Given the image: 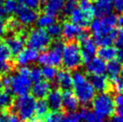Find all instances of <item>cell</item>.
Instances as JSON below:
<instances>
[{"instance_id": "1", "label": "cell", "mask_w": 123, "mask_h": 122, "mask_svg": "<svg viewBox=\"0 0 123 122\" xmlns=\"http://www.w3.org/2000/svg\"><path fill=\"white\" fill-rule=\"evenodd\" d=\"M73 86L75 90V95L78 102L84 105L88 104L95 97V90L92 85L86 80V76L81 72H75L72 75Z\"/></svg>"}, {"instance_id": "2", "label": "cell", "mask_w": 123, "mask_h": 122, "mask_svg": "<svg viewBox=\"0 0 123 122\" xmlns=\"http://www.w3.org/2000/svg\"><path fill=\"white\" fill-rule=\"evenodd\" d=\"M35 104L36 101L32 95H23L14 100L9 110L14 114L17 113L21 120L30 121L35 116Z\"/></svg>"}, {"instance_id": "3", "label": "cell", "mask_w": 123, "mask_h": 122, "mask_svg": "<svg viewBox=\"0 0 123 122\" xmlns=\"http://www.w3.org/2000/svg\"><path fill=\"white\" fill-rule=\"evenodd\" d=\"M62 64L66 70H75L83 64L80 45L72 41L67 42L62 51Z\"/></svg>"}, {"instance_id": "4", "label": "cell", "mask_w": 123, "mask_h": 122, "mask_svg": "<svg viewBox=\"0 0 123 122\" xmlns=\"http://www.w3.org/2000/svg\"><path fill=\"white\" fill-rule=\"evenodd\" d=\"M92 108L96 115L102 119L111 116L115 112L113 98L108 92H101L96 95L92 100Z\"/></svg>"}, {"instance_id": "5", "label": "cell", "mask_w": 123, "mask_h": 122, "mask_svg": "<svg viewBox=\"0 0 123 122\" xmlns=\"http://www.w3.org/2000/svg\"><path fill=\"white\" fill-rule=\"evenodd\" d=\"M64 45L60 41H56L50 44L47 51L42 52L38 57V62L43 66L58 67L62 63V51Z\"/></svg>"}, {"instance_id": "6", "label": "cell", "mask_w": 123, "mask_h": 122, "mask_svg": "<svg viewBox=\"0 0 123 122\" xmlns=\"http://www.w3.org/2000/svg\"><path fill=\"white\" fill-rule=\"evenodd\" d=\"M28 48L35 50H44L51 44V39L44 29L34 28L28 33L26 38Z\"/></svg>"}, {"instance_id": "7", "label": "cell", "mask_w": 123, "mask_h": 122, "mask_svg": "<svg viewBox=\"0 0 123 122\" xmlns=\"http://www.w3.org/2000/svg\"><path fill=\"white\" fill-rule=\"evenodd\" d=\"M31 81L30 80L29 76L22 75L18 73L12 75L10 85V90L12 93L17 95V96L26 95L31 90Z\"/></svg>"}, {"instance_id": "8", "label": "cell", "mask_w": 123, "mask_h": 122, "mask_svg": "<svg viewBox=\"0 0 123 122\" xmlns=\"http://www.w3.org/2000/svg\"><path fill=\"white\" fill-rule=\"evenodd\" d=\"M4 42L9 48L12 55L17 56L24 49V45L26 43V36L24 31L20 33H11L5 38Z\"/></svg>"}, {"instance_id": "9", "label": "cell", "mask_w": 123, "mask_h": 122, "mask_svg": "<svg viewBox=\"0 0 123 122\" xmlns=\"http://www.w3.org/2000/svg\"><path fill=\"white\" fill-rule=\"evenodd\" d=\"M14 14H16V18L18 19V21L24 26H29L34 24L39 17L38 12L36 10L22 6L20 5Z\"/></svg>"}, {"instance_id": "10", "label": "cell", "mask_w": 123, "mask_h": 122, "mask_svg": "<svg viewBox=\"0 0 123 122\" xmlns=\"http://www.w3.org/2000/svg\"><path fill=\"white\" fill-rule=\"evenodd\" d=\"M64 4L65 0H41L40 9L43 11L45 14L55 17L62 11Z\"/></svg>"}, {"instance_id": "11", "label": "cell", "mask_w": 123, "mask_h": 122, "mask_svg": "<svg viewBox=\"0 0 123 122\" xmlns=\"http://www.w3.org/2000/svg\"><path fill=\"white\" fill-rule=\"evenodd\" d=\"M38 57H39V54L37 50L27 48V49H24L16 56L15 62L21 67H24V66H26L30 63L36 61L38 59Z\"/></svg>"}, {"instance_id": "12", "label": "cell", "mask_w": 123, "mask_h": 122, "mask_svg": "<svg viewBox=\"0 0 123 122\" xmlns=\"http://www.w3.org/2000/svg\"><path fill=\"white\" fill-rule=\"evenodd\" d=\"M86 71L90 75H103L106 71L105 62L98 57L92 58V59L86 64Z\"/></svg>"}, {"instance_id": "13", "label": "cell", "mask_w": 123, "mask_h": 122, "mask_svg": "<svg viewBox=\"0 0 123 122\" xmlns=\"http://www.w3.org/2000/svg\"><path fill=\"white\" fill-rule=\"evenodd\" d=\"M47 104L52 111H59L62 108V93L59 90L54 89L47 95Z\"/></svg>"}, {"instance_id": "14", "label": "cell", "mask_w": 123, "mask_h": 122, "mask_svg": "<svg viewBox=\"0 0 123 122\" xmlns=\"http://www.w3.org/2000/svg\"><path fill=\"white\" fill-rule=\"evenodd\" d=\"M82 49H81V56H82L83 62L87 64L89 61L92 59V57L96 53V43L94 41H92L90 37L87 40L81 43Z\"/></svg>"}, {"instance_id": "15", "label": "cell", "mask_w": 123, "mask_h": 122, "mask_svg": "<svg viewBox=\"0 0 123 122\" xmlns=\"http://www.w3.org/2000/svg\"><path fill=\"white\" fill-rule=\"evenodd\" d=\"M62 107L68 112L75 111L78 108V100L72 91H65L62 93Z\"/></svg>"}, {"instance_id": "16", "label": "cell", "mask_w": 123, "mask_h": 122, "mask_svg": "<svg viewBox=\"0 0 123 122\" xmlns=\"http://www.w3.org/2000/svg\"><path fill=\"white\" fill-rule=\"evenodd\" d=\"M89 83L92 85L93 89L100 92H105L110 89L109 79L104 75H90Z\"/></svg>"}, {"instance_id": "17", "label": "cell", "mask_w": 123, "mask_h": 122, "mask_svg": "<svg viewBox=\"0 0 123 122\" xmlns=\"http://www.w3.org/2000/svg\"><path fill=\"white\" fill-rule=\"evenodd\" d=\"M83 30V29L75 25V24H72L71 22H66L63 24L62 26V36L63 39L68 41H72L75 38L78 36V34Z\"/></svg>"}, {"instance_id": "18", "label": "cell", "mask_w": 123, "mask_h": 122, "mask_svg": "<svg viewBox=\"0 0 123 122\" xmlns=\"http://www.w3.org/2000/svg\"><path fill=\"white\" fill-rule=\"evenodd\" d=\"M69 18H70L72 24L79 26L83 30H85L90 25V23L92 22L79 8H75V10L70 14Z\"/></svg>"}, {"instance_id": "19", "label": "cell", "mask_w": 123, "mask_h": 122, "mask_svg": "<svg viewBox=\"0 0 123 122\" xmlns=\"http://www.w3.org/2000/svg\"><path fill=\"white\" fill-rule=\"evenodd\" d=\"M50 89L51 85L48 81H40L31 87V95L38 100L44 99L50 92Z\"/></svg>"}, {"instance_id": "20", "label": "cell", "mask_w": 123, "mask_h": 122, "mask_svg": "<svg viewBox=\"0 0 123 122\" xmlns=\"http://www.w3.org/2000/svg\"><path fill=\"white\" fill-rule=\"evenodd\" d=\"M56 82L57 85L65 91H70V89L73 87V80L72 75L68 70H59L58 71L57 76H56Z\"/></svg>"}, {"instance_id": "21", "label": "cell", "mask_w": 123, "mask_h": 122, "mask_svg": "<svg viewBox=\"0 0 123 122\" xmlns=\"http://www.w3.org/2000/svg\"><path fill=\"white\" fill-rule=\"evenodd\" d=\"M117 18L118 17L113 14H107L105 16H103L100 22L102 24V28H103V33L107 34L111 32V30L115 29V26L117 24Z\"/></svg>"}, {"instance_id": "22", "label": "cell", "mask_w": 123, "mask_h": 122, "mask_svg": "<svg viewBox=\"0 0 123 122\" xmlns=\"http://www.w3.org/2000/svg\"><path fill=\"white\" fill-rule=\"evenodd\" d=\"M117 33H118V30L114 29L109 33L104 34L101 37L94 39V41H95L96 45H99L101 47H109V46H111L113 41H115Z\"/></svg>"}, {"instance_id": "23", "label": "cell", "mask_w": 123, "mask_h": 122, "mask_svg": "<svg viewBox=\"0 0 123 122\" xmlns=\"http://www.w3.org/2000/svg\"><path fill=\"white\" fill-rule=\"evenodd\" d=\"M79 9L82 11L91 21L95 15V7L92 5V0H79Z\"/></svg>"}, {"instance_id": "24", "label": "cell", "mask_w": 123, "mask_h": 122, "mask_svg": "<svg viewBox=\"0 0 123 122\" xmlns=\"http://www.w3.org/2000/svg\"><path fill=\"white\" fill-rule=\"evenodd\" d=\"M117 50L116 48L109 46V47H101L97 51L98 58H100L103 60L111 61L117 57Z\"/></svg>"}, {"instance_id": "25", "label": "cell", "mask_w": 123, "mask_h": 122, "mask_svg": "<svg viewBox=\"0 0 123 122\" xmlns=\"http://www.w3.org/2000/svg\"><path fill=\"white\" fill-rule=\"evenodd\" d=\"M5 24H6V31L10 32V33H20L22 31H24L23 30V24L18 21L16 17L7 18Z\"/></svg>"}, {"instance_id": "26", "label": "cell", "mask_w": 123, "mask_h": 122, "mask_svg": "<svg viewBox=\"0 0 123 122\" xmlns=\"http://www.w3.org/2000/svg\"><path fill=\"white\" fill-rule=\"evenodd\" d=\"M49 111V107L47 104V102L44 99L38 100L35 104V116L36 119L42 120L43 118H45Z\"/></svg>"}, {"instance_id": "27", "label": "cell", "mask_w": 123, "mask_h": 122, "mask_svg": "<svg viewBox=\"0 0 123 122\" xmlns=\"http://www.w3.org/2000/svg\"><path fill=\"white\" fill-rule=\"evenodd\" d=\"M106 71L109 74V78L116 77L121 71V64L116 59L108 61L106 64Z\"/></svg>"}, {"instance_id": "28", "label": "cell", "mask_w": 123, "mask_h": 122, "mask_svg": "<svg viewBox=\"0 0 123 122\" xmlns=\"http://www.w3.org/2000/svg\"><path fill=\"white\" fill-rule=\"evenodd\" d=\"M13 97L12 94L7 92H0V110L6 111L7 109H10L13 104Z\"/></svg>"}, {"instance_id": "29", "label": "cell", "mask_w": 123, "mask_h": 122, "mask_svg": "<svg viewBox=\"0 0 123 122\" xmlns=\"http://www.w3.org/2000/svg\"><path fill=\"white\" fill-rule=\"evenodd\" d=\"M94 7H95V15L103 17L111 14V9H112V5L96 1V5Z\"/></svg>"}, {"instance_id": "30", "label": "cell", "mask_w": 123, "mask_h": 122, "mask_svg": "<svg viewBox=\"0 0 123 122\" xmlns=\"http://www.w3.org/2000/svg\"><path fill=\"white\" fill-rule=\"evenodd\" d=\"M58 74L57 68L54 67H49V66H43V67L41 68V75L45 78L46 81H53L56 79Z\"/></svg>"}, {"instance_id": "31", "label": "cell", "mask_w": 123, "mask_h": 122, "mask_svg": "<svg viewBox=\"0 0 123 122\" xmlns=\"http://www.w3.org/2000/svg\"><path fill=\"white\" fill-rule=\"evenodd\" d=\"M81 116H82V119H85L86 122H101L102 121V119L98 117V116L95 114L94 111H92L86 108H83L81 110Z\"/></svg>"}, {"instance_id": "32", "label": "cell", "mask_w": 123, "mask_h": 122, "mask_svg": "<svg viewBox=\"0 0 123 122\" xmlns=\"http://www.w3.org/2000/svg\"><path fill=\"white\" fill-rule=\"evenodd\" d=\"M46 31L49 34V36L50 37V39H54L56 41V40H58V38L62 35V26L60 24L55 23V24L49 25L47 28Z\"/></svg>"}, {"instance_id": "33", "label": "cell", "mask_w": 123, "mask_h": 122, "mask_svg": "<svg viewBox=\"0 0 123 122\" xmlns=\"http://www.w3.org/2000/svg\"><path fill=\"white\" fill-rule=\"evenodd\" d=\"M55 24V17H52L48 14H42L37 19V26L38 28L44 29L48 28L49 25Z\"/></svg>"}, {"instance_id": "34", "label": "cell", "mask_w": 123, "mask_h": 122, "mask_svg": "<svg viewBox=\"0 0 123 122\" xmlns=\"http://www.w3.org/2000/svg\"><path fill=\"white\" fill-rule=\"evenodd\" d=\"M90 28H91V30H92V33L93 35L94 39L104 35L103 28H102V24H101V22H100L99 19L92 20L91 24H90Z\"/></svg>"}, {"instance_id": "35", "label": "cell", "mask_w": 123, "mask_h": 122, "mask_svg": "<svg viewBox=\"0 0 123 122\" xmlns=\"http://www.w3.org/2000/svg\"><path fill=\"white\" fill-rule=\"evenodd\" d=\"M109 83L110 88H111L113 92H118V93H121L123 92V82L118 76L109 78Z\"/></svg>"}, {"instance_id": "36", "label": "cell", "mask_w": 123, "mask_h": 122, "mask_svg": "<svg viewBox=\"0 0 123 122\" xmlns=\"http://www.w3.org/2000/svg\"><path fill=\"white\" fill-rule=\"evenodd\" d=\"M79 0H66L64 4V7L62 9V13L66 16H69L73 11L75 10L77 5H78Z\"/></svg>"}, {"instance_id": "37", "label": "cell", "mask_w": 123, "mask_h": 122, "mask_svg": "<svg viewBox=\"0 0 123 122\" xmlns=\"http://www.w3.org/2000/svg\"><path fill=\"white\" fill-rule=\"evenodd\" d=\"M18 4L22 6L27 7L32 10L40 9L41 0H17Z\"/></svg>"}, {"instance_id": "38", "label": "cell", "mask_w": 123, "mask_h": 122, "mask_svg": "<svg viewBox=\"0 0 123 122\" xmlns=\"http://www.w3.org/2000/svg\"><path fill=\"white\" fill-rule=\"evenodd\" d=\"M12 53H11L9 48L7 47V45L0 41V60L1 61H10Z\"/></svg>"}, {"instance_id": "39", "label": "cell", "mask_w": 123, "mask_h": 122, "mask_svg": "<svg viewBox=\"0 0 123 122\" xmlns=\"http://www.w3.org/2000/svg\"><path fill=\"white\" fill-rule=\"evenodd\" d=\"M0 122H23L19 119L17 115L12 112H8L7 110L3 111L0 114Z\"/></svg>"}, {"instance_id": "40", "label": "cell", "mask_w": 123, "mask_h": 122, "mask_svg": "<svg viewBox=\"0 0 123 122\" xmlns=\"http://www.w3.org/2000/svg\"><path fill=\"white\" fill-rule=\"evenodd\" d=\"M64 114L59 111H52L45 117V122H63Z\"/></svg>"}, {"instance_id": "41", "label": "cell", "mask_w": 123, "mask_h": 122, "mask_svg": "<svg viewBox=\"0 0 123 122\" xmlns=\"http://www.w3.org/2000/svg\"><path fill=\"white\" fill-rule=\"evenodd\" d=\"M30 80L31 82H33L34 84L38 83L41 81L42 75H41V68H40L39 67H32L30 69Z\"/></svg>"}, {"instance_id": "42", "label": "cell", "mask_w": 123, "mask_h": 122, "mask_svg": "<svg viewBox=\"0 0 123 122\" xmlns=\"http://www.w3.org/2000/svg\"><path fill=\"white\" fill-rule=\"evenodd\" d=\"M82 119V116L80 112H68L64 114L63 122H80Z\"/></svg>"}, {"instance_id": "43", "label": "cell", "mask_w": 123, "mask_h": 122, "mask_svg": "<svg viewBox=\"0 0 123 122\" xmlns=\"http://www.w3.org/2000/svg\"><path fill=\"white\" fill-rule=\"evenodd\" d=\"M4 6H5V9L7 12V14H13V13H15L16 10H17L18 6V2L17 0H5V3H4Z\"/></svg>"}, {"instance_id": "44", "label": "cell", "mask_w": 123, "mask_h": 122, "mask_svg": "<svg viewBox=\"0 0 123 122\" xmlns=\"http://www.w3.org/2000/svg\"><path fill=\"white\" fill-rule=\"evenodd\" d=\"M14 68L13 64L9 61H1L0 60V75H7L12 69Z\"/></svg>"}, {"instance_id": "45", "label": "cell", "mask_w": 123, "mask_h": 122, "mask_svg": "<svg viewBox=\"0 0 123 122\" xmlns=\"http://www.w3.org/2000/svg\"><path fill=\"white\" fill-rule=\"evenodd\" d=\"M115 43L116 46L120 49H123V28H120L118 30L116 39H115Z\"/></svg>"}, {"instance_id": "46", "label": "cell", "mask_w": 123, "mask_h": 122, "mask_svg": "<svg viewBox=\"0 0 123 122\" xmlns=\"http://www.w3.org/2000/svg\"><path fill=\"white\" fill-rule=\"evenodd\" d=\"M114 105L117 108H123V93H117L113 99Z\"/></svg>"}, {"instance_id": "47", "label": "cell", "mask_w": 123, "mask_h": 122, "mask_svg": "<svg viewBox=\"0 0 123 122\" xmlns=\"http://www.w3.org/2000/svg\"><path fill=\"white\" fill-rule=\"evenodd\" d=\"M113 7L117 12L123 14V0H114L113 1Z\"/></svg>"}, {"instance_id": "48", "label": "cell", "mask_w": 123, "mask_h": 122, "mask_svg": "<svg viewBox=\"0 0 123 122\" xmlns=\"http://www.w3.org/2000/svg\"><path fill=\"white\" fill-rule=\"evenodd\" d=\"M17 73L20 74L22 75H25V76H29L30 75V68L26 67V66H24V67H20L17 69Z\"/></svg>"}, {"instance_id": "49", "label": "cell", "mask_w": 123, "mask_h": 122, "mask_svg": "<svg viewBox=\"0 0 123 122\" xmlns=\"http://www.w3.org/2000/svg\"><path fill=\"white\" fill-rule=\"evenodd\" d=\"M7 19V12L3 6H0V22H5Z\"/></svg>"}, {"instance_id": "50", "label": "cell", "mask_w": 123, "mask_h": 122, "mask_svg": "<svg viewBox=\"0 0 123 122\" xmlns=\"http://www.w3.org/2000/svg\"><path fill=\"white\" fill-rule=\"evenodd\" d=\"M6 32V29L5 22H0V40L3 38Z\"/></svg>"}, {"instance_id": "51", "label": "cell", "mask_w": 123, "mask_h": 122, "mask_svg": "<svg viewBox=\"0 0 123 122\" xmlns=\"http://www.w3.org/2000/svg\"><path fill=\"white\" fill-rule=\"evenodd\" d=\"M117 58H118V61L120 64H123V49H120V50H118L117 52Z\"/></svg>"}, {"instance_id": "52", "label": "cell", "mask_w": 123, "mask_h": 122, "mask_svg": "<svg viewBox=\"0 0 123 122\" xmlns=\"http://www.w3.org/2000/svg\"><path fill=\"white\" fill-rule=\"evenodd\" d=\"M110 122H123V117H119L117 115L114 116Z\"/></svg>"}, {"instance_id": "53", "label": "cell", "mask_w": 123, "mask_h": 122, "mask_svg": "<svg viewBox=\"0 0 123 122\" xmlns=\"http://www.w3.org/2000/svg\"><path fill=\"white\" fill-rule=\"evenodd\" d=\"M117 24H118L120 27L123 28V14L120 15V16L117 18Z\"/></svg>"}, {"instance_id": "54", "label": "cell", "mask_w": 123, "mask_h": 122, "mask_svg": "<svg viewBox=\"0 0 123 122\" xmlns=\"http://www.w3.org/2000/svg\"><path fill=\"white\" fill-rule=\"evenodd\" d=\"M115 112H116L117 116L123 117V108H117L116 110H115Z\"/></svg>"}, {"instance_id": "55", "label": "cell", "mask_w": 123, "mask_h": 122, "mask_svg": "<svg viewBox=\"0 0 123 122\" xmlns=\"http://www.w3.org/2000/svg\"><path fill=\"white\" fill-rule=\"evenodd\" d=\"M97 1H99V2H103V3L111 4V5H112V3H113V1H114V0H97Z\"/></svg>"}, {"instance_id": "56", "label": "cell", "mask_w": 123, "mask_h": 122, "mask_svg": "<svg viewBox=\"0 0 123 122\" xmlns=\"http://www.w3.org/2000/svg\"><path fill=\"white\" fill-rule=\"evenodd\" d=\"M28 122H43L42 120H41V119H32L31 120H30V121Z\"/></svg>"}, {"instance_id": "57", "label": "cell", "mask_w": 123, "mask_h": 122, "mask_svg": "<svg viewBox=\"0 0 123 122\" xmlns=\"http://www.w3.org/2000/svg\"><path fill=\"white\" fill-rule=\"evenodd\" d=\"M3 89V85H2V81H1V78H0V91Z\"/></svg>"}, {"instance_id": "58", "label": "cell", "mask_w": 123, "mask_h": 122, "mask_svg": "<svg viewBox=\"0 0 123 122\" xmlns=\"http://www.w3.org/2000/svg\"><path fill=\"white\" fill-rule=\"evenodd\" d=\"M5 3V0H0V6H2Z\"/></svg>"}, {"instance_id": "59", "label": "cell", "mask_w": 123, "mask_h": 122, "mask_svg": "<svg viewBox=\"0 0 123 122\" xmlns=\"http://www.w3.org/2000/svg\"><path fill=\"white\" fill-rule=\"evenodd\" d=\"M121 80H122V82H123V68L121 69Z\"/></svg>"}, {"instance_id": "60", "label": "cell", "mask_w": 123, "mask_h": 122, "mask_svg": "<svg viewBox=\"0 0 123 122\" xmlns=\"http://www.w3.org/2000/svg\"><path fill=\"white\" fill-rule=\"evenodd\" d=\"M96 1H97V0H96Z\"/></svg>"}, {"instance_id": "61", "label": "cell", "mask_w": 123, "mask_h": 122, "mask_svg": "<svg viewBox=\"0 0 123 122\" xmlns=\"http://www.w3.org/2000/svg\"><path fill=\"white\" fill-rule=\"evenodd\" d=\"M101 122H102V121H101Z\"/></svg>"}]
</instances>
